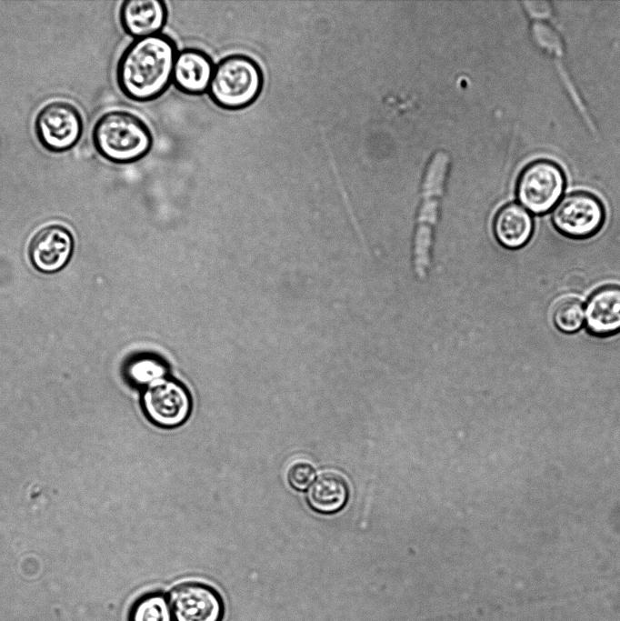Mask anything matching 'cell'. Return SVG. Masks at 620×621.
<instances>
[{
  "instance_id": "6da1fadb",
  "label": "cell",
  "mask_w": 620,
  "mask_h": 621,
  "mask_svg": "<svg viewBox=\"0 0 620 621\" xmlns=\"http://www.w3.org/2000/svg\"><path fill=\"white\" fill-rule=\"evenodd\" d=\"M175 41L159 33L134 39L121 54L115 80L121 93L135 102H150L170 86L176 55Z\"/></svg>"
},
{
  "instance_id": "7a4b0ae2",
  "label": "cell",
  "mask_w": 620,
  "mask_h": 621,
  "mask_svg": "<svg viewBox=\"0 0 620 621\" xmlns=\"http://www.w3.org/2000/svg\"><path fill=\"white\" fill-rule=\"evenodd\" d=\"M95 151L116 165L135 163L153 146V135L145 122L125 110H110L100 115L92 129Z\"/></svg>"
},
{
  "instance_id": "3957f363",
  "label": "cell",
  "mask_w": 620,
  "mask_h": 621,
  "mask_svg": "<svg viewBox=\"0 0 620 621\" xmlns=\"http://www.w3.org/2000/svg\"><path fill=\"white\" fill-rule=\"evenodd\" d=\"M449 165V154L445 150H437L430 157L422 180L421 201L413 245L414 270L421 280L426 277L431 263L434 231Z\"/></svg>"
},
{
  "instance_id": "277c9868",
  "label": "cell",
  "mask_w": 620,
  "mask_h": 621,
  "mask_svg": "<svg viewBox=\"0 0 620 621\" xmlns=\"http://www.w3.org/2000/svg\"><path fill=\"white\" fill-rule=\"evenodd\" d=\"M264 82L263 69L254 58L245 54H232L215 65L207 94L224 110H242L256 101Z\"/></svg>"
},
{
  "instance_id": "5b68a950",
  "label": "cell",
  "mask_w": 620,
  "mask_h": 621,
  "mask_svg": "<svg viewBox=\"0 0 620 621\" xmlns=\"http://www.w3.org/2000/svg\"><path fill=\"white\" fill-rule=\"evenodd\" d=\"M35 134L48 152L64 153L80 141L84 121L78 108L67 101L55 100L45 104L36 114Z\"/></svg>"
},
{
  "instance_id": "8992f818",
  "label": "cell",
  "mask_w": 620,
  "mask_h": 621,
  "mask_svg": "<svg viewBox=\"0 0 620 621\" xmlns=\"http://www.w3.org/2000/svg\"><path fill=\"white\" fill-rule=\"evenodd\" d=\"M565 186V177L555 163L541 159L527 165L520 173L516 195L523 207L542 215L556 205Z\"/></svg>"
},
{
  "instance_id": "52a82bcc",
  "label": "cell",
  "mask_w": 620,
  "mask_h": 621,
  "mask_svg": "<svg viewBox=\"0 0 620 621\" xmlns=\"http://www.w3.org/2000/svg\"><path fill=\"white\" fill-rule=\"evenodd\" d=\"M552 222L561 235L572 239H586L601 229L605 222V209L595 195L574 192L556 204Z\"/></svg>"
},
{
  "instance_id": "ba28073f",
  "label": "cell",
  "mask_w": 620,
  "mask_h": 621,
  "mask_svg": "<svg viewBox=\"0 0 620 621\" xmlns=\"http://www.w3.org/2000/svg\"><path fill=\"white\" fill-rule=\"evenodd\" d=\"M175 621H222L225 603L213 586L196 581L176 585L167 594Z\"/></svg>"
},
{
  "instance_id": "9c48e42d",
  "label": "cell",
  "mask_w": 620,
  "mask_h": 621,
  "mask_svg": "<svg viewBox=\"0 0 620 621\" xmlns=\"http://www.w3.org/2000/svg\"><path fill=\"white\" fill-rule=\"evenodd\" d=\"M143 406L147 417L156 426L172 428L183 424L191 411V399L179 383L162 378L148 386Z\"/></svg>"
},
{
  "instance_id": "30bf717a",
  "label": "cell",
  "mask_w": 620,
  "mask_h": 621,
  "mask_svg": "<svg viewBox=\"0 0 620 621\" xmlns=\"http://www.w3.org/2000/svg\"><path fill=\"white\" fill-rule=\"evenodd\" d=\"M215 65L204 50L194 47L180 50L175 57L172 83L185 95H201L208 90Z\"/></svg>"
},
{
  "instance_id": "8fae6325",
  "label": "cell",
  "mask_w": 620,
  "mask_h": 621,
  "mask_svg": "<svg viewBox=\"0 0 620 621\" xmlns=\"http://www.w3.org/2000/svg\"><path fill=\"white\" fill-rule=\"evenodd\" d=\"M73 239L69 232L59 225L42 228L33 237L29 255L40 271L53 273L60 270L70 258Z\"/></svg>"
},
{
  "instance_id": "7c38bea8",
  "label": "cell",
  "mask_w": 620,
  "mask_h": 621,
  "mask_svg": "<svg viewBox=\"0 0 620 621\" xmlns=\"http://www.w3.org/2000/svg\"><path fill=\"white\" fill-rule=\"evenodd\" d=\"M168 16L162 0H125L119 9L124 32L135 39L161 33Z\"/></svg>"
},
{
  "instance_id": "4fadbf2b",
  "label": "cell",
  "mask_w": 620,
  "mask_h": 621,
  "mask_svg": "<svg viewBox=\"0 0 620 621\" xmlns=\"http://www.w3.org/2000/svg\"><path fill=\"white\" fill-rule=\"evenodd\" d=\"M587 331L598 337L620 332V286L605 285L595 291L585 307Z\"/></svg>"
},
{
  "instance_id": "5bb4252c",
  "label": "cell",
  "mask_w": 620,
  "mask_h": 621,
  "mask_svg": "<svg viewBox=\"0 0 620 621\" xmlns=\"http://www.w3.org/2000/svg\"><path fill=\"white\" fill-rule=\"evenodd\" d=\"M494 233L498 243L508 249L523 247L531 238L534 221L529 212L518 204L503 206L494 220Z\"/></svg>"
},
{
  "instance_id": "9a60e30c",
  "label": "cell",
  "mask_w": 620,
  "mask_h": 621,
  "mask_svg": "<svg viewBox=\"0 0 620 621\" xmlns=\"http://www.w3.org/2000/svg\"><path fill=\"white\" fill-rule=\"evenodd\" d=\"M306 498L315 511L334 514L345 506L348 499V485L339 473L325 472L310 486Z\"/></svg>"
},
{
  "instance_id": "2e32d148",
  "label": "cell",
  "mask_w": 620,
  "mask_h": 621,
  "mask_svg": "<svg viewBox=\"0 0 620 621\" xmlns=\"http://www.w3.org/2000/svg\"><path fill=\"white\" fill-rule=\"evenodd\" d=\"M127 621H175L167 594L150 592L131 606Z\"/></svg>"
},
{
  "instance_id": "e0dca14e",
  "label": "cell",
  "mask_w": 620,
  "mask_h": 621,
  "mask_svg": "<svg viewBox=\"0 0 620 621\" xmlns=\"http://www.w3.org/2000/svg\"><path fill=\"white\" fill-rule=\"evenodd\" d=\"M553 321L558 330L567 334L575 333L584 324V305L574 297L561 299L554 308Z\"/></svg>"
},
{
  "instance_id": "ac0fdd59",
  "label": "cell",
  "mask_w": 620,
  "mask_h": 621,
  "mask_svg": "<svg viewBox=\"0 0 620 621\" xmlns=\"http://www.w3.org/2000/svg\"><path fill=\"white\" fill-rule=\"evenodd\" d=\"M132 373L138 382L150 385L164 378L165 368L157 360L145 358L137 361L134 365Z\"/></svg>"
},
{
  "instance_id": "d6986e66",
  "label": "cell",
  "mask_w": 620,
  "mask_h": 621,
  "mask_svg": "<svg viewBox=\"0 0 620 621\" xmlns=\"http://www.w3.org/2000/svg\"><path fill=\"white\" fill-rule=\"evenodd\" d=\"M314 466L306 461H295L287 470V480L297 490L306 489L315 477Z\"/></svg>"
}]
</instances>
